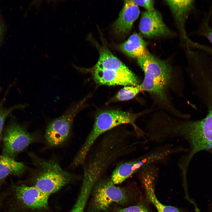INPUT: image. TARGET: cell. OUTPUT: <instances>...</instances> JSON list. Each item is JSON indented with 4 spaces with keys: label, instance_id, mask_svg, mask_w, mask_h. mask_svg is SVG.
<instances>
[{
    "label": "cell",
    "instance_id": "11",
    "mask_svg": "<svg viewBox=\"0 0 212 212\" xmlns=\"http://www.w3.org/2000/svg\"><path fill=\"white\" fill-rule=\"evenodd\" d=\"M93 76L96 82L101 85L138 86V81L132 72H123L95 68Z\"/></svg>",
    "mask_w": 212,
    "mask_h": 212
},
{
    "label": "cell",
    "instance_id": "2",
    "mask_svg": "<svg viewBox=\"0 0 212 212\" xmlns=\"http://www.w3.org/2000/svg\"><path fill=\"white\" fill-rule=\"evenodd\" d=\"M33 167L34 185L47 195L57 192L75 179V175L64 170L54 159L45 160L33 152L29 153Z\"/></svg>",
    "mask_w": 212,
    "mask_h": 212
},
{
    "label": "cell",
    "instance_id": "18",
    "mask_svg": "<svg viewBox=\"0 0 212 212\" xmlns=\"http://www.w3.org/2000/svg\"><path fill=\"white\" fill-rule=\"evenodd\" d=\"M95 186L92 182L83 180L80 193L71 212H84L91 193Z\"/></svg>",
    "mask_w": 212,
    "mask_h": 212
},
{
    "label": "cell",
    "instance_id": "1",
    "mask_svg": "<svg viewBox=\"0 0 212 212\" xmlns=\"http://www.w3.org/2000/svg\"><path fill=\"white\" fill-rule=\"evenodd\" d=\"M141 115L118 110L100 112L95 116L94 124L84 143L76 154L71 163L76 168L82 165L86 157L97 139L107 132L121 125L130 124L135 130L139 128L135 121Z\"/></svg>",
    "mask_w": 212,
    "mask_h": 212
},
{
    "label": "cell",
    "instance_id": "16",
    "mask_svg": "<svg viewBox=\"0 0 212 212\" xmlns=\"http://www.w3.org/2000/svg\"><path fill=\"white\" fill-rule=\"evenodd\" d=\"M95 68L126 72H131L119 59L106 49H103L100 51L99 60Z\"/></svg>",
    "mask_w": 212,
    "mask_h": 212
},
{
    "label": "cell",
    "instance_id": "10",
    "mask_svg": "<svg viewBox=\"0 0 212 212\" xmlns=\"http://www.w3.org/2000/svg\"><path fill=\"white\" fill-rule=\"evenodd\" d=\"M157 167L154 163L144 166L139 170L142 182L144 186L147 199L156 208L158 212H180L177 208L161 203L155 195L154 183Z\"/></svg>",
    "mask_w": 212,
    "mask_h": 212
},
{
    "label": "cell",
    "instance_id": "21",
    "mask_svg": "<svg viewBox=\"0 0 212 212\" xmlns=\"http://www.w3.org/2000/svg\"><path fill=\"white\" fill-rule=\"evenodd\" d=\"M14 108H5L0 104V142L2 139L3 128L5 120Z\"/></svg>",
    "mask_w": 212,
    "mask_h": 212
},
{
    "label": "cell",
    "instance_id": "6",
    "mask_svg": "<svg viewBox=\"0 0 212 212\" xmlns=\"http://www.w3.org/2000/svg\"><path fill=\"white\" fill-rule=\"evenodd\" d=\"M40 140L38 134L28 132L17 122H11L3 133L2 155L14 158L29 145L40 141Z\"/></svg>",
    "mask_w": 212,
    "mask_h": 212
},
{
    "label": "cell",
    "instance_id": "20",
    "mask_svg": "<svg viewBox=\"0 0 212 212\" xmlns=\"http://www.w3.org/2000/svg\"><path fill=\"white\" fill-rule=\"evenodd\" d=\"M141 91L139 85L138 86H127L121 89L115 96L119 101H125L135 97Z\"/></svg>",
    "mask_w": 212,
    "mask_h": 212
},
{
    "label": "cell",
    "instance_id": "7",
    "mask_svg": "<svg viewBox=\"0 0 212 212\" xmlns=\"http://www.w3.org/2000/svg\"><path fill=\"white\" fill-rule=\"evenodd\" d=\"M170 154L168 148H158L139 158L120 163L113 171L111 179L115 184H121L144 166L163 160Z\"/></svg>",
    "mask_w": 212,
    "mask_h": 212
},
{
    "label": "cell",
    "instance_id": "24",
    "mask_svg": "<svg viewBox=\"0 0 212 212\" xmlns=\"http://www.w3.org/2000/svg\"><path fill=\"white\" fill-rule=\"evenodd\" d=\"M6 196L5 191L0 193V208L3 203Z\"/></svg>",
    "mask_w": 212,
    "mask_h": 212
},
{
    "label": "cell",
    "instance_id": "5",
    "mask_svg": "<svg viewBox=\"0 0 212 212\" xmlns=\"http://www.w3.org/2000/svg\"><path fill=\"white\" fill-rule=\"evenodd\" d=\"M4 202L6 212H17L20 209H42L47 207L49 196L34 185L11 183L5 191Z\"/></svg>",
    "mask_w": 212,
    "mask_h": 212
},
{
    "label": "cell",
    "instance_id": "19",
    "mask_svg": "<svg viewBox=\"0 0 212 212\" xmlns=\"http://www.w3.org/2000/svg\"><path fill=\"white\" fill-rule=\"evenodd\" d=\"M211 16V14L209 13L204 14L196 33L206 39L212 44V26L210 24Z\"/></svg>",
    "mask_w": 212,
    "mask_h": 212
},
{
    "label": "cell",
    "instance_id": "15",
    "mask_svg": "<svg viewBox=\"0 0 212 212\" xmlns=\"http://www.w3.org/2000/svg\"><path fill=\"white\" fill-rule=\"evenodd\" d=\"M120 49L128 56L137 59L143 57L149 52L146 43L138 34L134 33L119 45Z\"/></svg>",
    "mask_w": 212,
    "mask_h": 212
},
{
    "label": "cell",
    "instance_id": "22",
    "mask_svg": "<svg viewBox=\"0 0 212 212\" xmlns=\"http://www.w3.org/2000/svg\"><path fill=\"white\" fill-rule=\"evenodd\" d=\"M113 212H149L146 207L140 204L118 209Z\"/></svg>",
    "mask_w": 212,
    "mask_h": 212
},
{
    "label": "cell",
    "instance_id": "14",
    "mask_svg": "<svg viewBox=\"0 0 212 212\" xmlns=\"http://www.w3.org/2000/svg\"><path fill=\"white\" fill-rule=\"evenodd\" d=\"M26 167L22 162L14 158L0 155V193L6 178L9 175L19 176L26 170Z\"/></svg>",
    "mask_w": 212,
    "mask_h": 212
},
{
    "label": "cell",
    "instance_id": "8",
    "mask_svg": "<svg viewBox=\"0 0 212 212\" xmlns=\"http://www.w3.org/2000/svg\"><path fill=\"white\" fill-rule=\"evenodd\" d=\"M94 191L92 205L97 212L106 210L113 203L123 204L127 200L125 192L116 186L111 179H100Z\"/></svg>",
    "mask_w": 212,
    "mask_h": 212
},
{
    "label": "cell",
    "instance_id": "12",
    "mask_svg": "<svg viewBox=\"0 0 212 212\" xmlns=\"http://www.w3.org/2000/svg\"><path fill=\"white\" fill-rule=\"evenodd\" d=\"M142 33L148 37L167 35L169 30L164 23L160 13L155 9L142 14L139 24Z\"/></svg>",
    "mask_w": 212,
    "mask_h": 212
},
{
    "label": "cell",
    "instance_id": "25",
    "mask_svg": "<svg viewBox=\"0 0 212 212\" xmlns=\"http://www.w3.org/2000/svg\"><path fill=\"white\" fill-rule=\"evenodd\" d=\"M2 36V30L1 28L0 24V41L1 40Z\"/></svg>",
    "mask_w": 212,
    "mask_h": 212
},
{
    "label": "cell",
    "instance_id": "3",
    "mask_svg": "<svg viewBox=\"0 0 212 212\" xmlns=\"http://www.w3.org/2000/svg\"><path fill=\"white\" fill-rule=\"evenodd\" d=\"M172 131L175 137L184 139L190 145L191 151L184 161L186 165H188L193 157L199 152H212V113H207L205 117L200 120L178 121Z\"/></svg>",
    "mask_w": 212,
    "mask_h": 212
},
{
    "label": "cell",
    "instance_id": "4",
    "mask_svg": "<svg viewBox=\"0 0 212 212\" xmlns=\"http://www.w3.org/2000/svg\"><path fill=\"white\" fill-rule=\"evenodd\" d=\"M137 60L144 74L143 81L139 85L141 91L148 92L161 101L167 102L166 91L172 78L170 66L150 52Z\"/></svg>",
    "mask_w": 212,
    "mask_h": 212
},
{
    "label": "cell",
    "instance_id": "23",
    "mask_svg": "<svg viewBox=\"0 0 212 212\" xmlns=\"http://www.w3.org/2000/svg\"><path fill=\"white\" fill-rule=\"evenodd\" d=\"M137 6L143 7L147 11H152L155 9L154 7V1L151 0H133Z\"/></svg>",
    "mask_w": 212,
    "mask_h": 212
},
{
    "label": "cell",
    "instance_id": "13",
    "mask_svg": "<svg viewBox=\"0 0 212 212\" xmlns=\"http://www.w3.org/2000/svg\"><path fill=\"white\" fill-rule=\"evenodd\" d=\"M140 13L138 6L133 0L125 1L119 17L113 24V28L115 32L120 34L130 31Z\"/></svg>",
    "mask_w": 212,
    "mask_h": 212
},
{
    "label": "cell",
    "instance_id": "9",
    "mask_svg": "<svg viewBox=\"0 0 212 212\" xmlns=\"http://www.w3.org/2000/svg\"><path fill=\"white\" fill-rule=\"evenodd\" d=\"M79 106H71L61 116L49 123L45 134V139L48 145L52 147L57 146L64 143L68 139Z\"/></svg>",
    "mask_w": 212,
    "mask_h": 212
},
{
    "label": "cell",
    "instance_id": "17",
    "mask_svg": "<svg viewBox=\"0 0 212 212\" xmlns=\"http://www.w3.org/2000/svg\"><path fill=\"white\" fill-rule=\"evenodd\" d=\"M177 22L181 27L191 10L193 8L194 0H166Z\"/></svg>",
    "mask_w": 212,
    "mask_h": 212
}]
</instances>
